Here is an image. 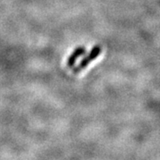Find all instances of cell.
Masks as SVG:
<instances>
[{"label": "cell", "instance_id": "7a4b0ae2", "mask_svg": "<svg viewBox=\"0 0 160 160\" xmlns=\"http://www.w3.org/2000/svg\"><path fill=\"white\" fill-rule=\"evenodd\" d=\"M85 53H86V48L85 47L79 46V47L76 48L67 60V67L68 68H73L76 64V62L78 61V59L80 56L84 55Z\"/></svg>", "mask_w": 160, "mask_h": 160}, {"label": "cell", "instance_id": "6da1fadb", "mask_svg": "<svg viewBox=\"0 0 160 160\" xmlns=\"http://www.w3.org/2000/svg\"><path fill=\"white\" fill-rule=\"evenodd\" d=\"M101 52H102V48H101V46H95L94 47H92V49L90 51V52L86 55V57H84L82 59V61L80 62L79 64H78V65L75 67L74 69H73V73H74V74H78V73L81 72L83 69H86V67H87L92 61H94V60L101 54Z\"/></svg>", "mask_w": 160, "mask_h": 160}]
</instances>
